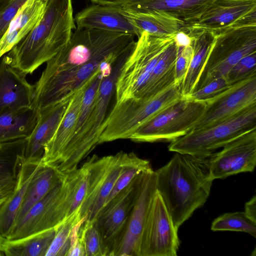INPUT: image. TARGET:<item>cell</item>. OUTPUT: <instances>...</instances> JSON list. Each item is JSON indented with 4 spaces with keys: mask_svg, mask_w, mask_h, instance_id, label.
Returning a JSON list of instances; mask_svg holds the SVG:
<instances>
[{
    "mask_svg": "<svg viewBox=\"0 0 256 256\" xmlns=\"http://www.w3.org/2000/svg\"><path fill=\"white\" fill-rule=\"evenodd\" d=\"M122 11L136 29L138 38L143 32L158 37L170 36L186 26L182 21L162 12L130 13L122 8Z\"/></svg>",
    "mask_w": 256,
    "mask_h": 256,
    "instance_id": "27",
    "label": "cell"
},
{
    "mask_svg": "<svg viewBox=\"0 0 256 256\" xmlns=\"http://www.w3.org/2000/svg\"><path fill=\"white\" fill-rule=\"evenodd\" d=\"M212 154L196 156L176 152L155 171L156 190L178 229L210 195L214 180L210 171Z\"/></svg>",
    "mask_w": 256,
    "mask_h": 256,
    "instance_id": "2",
    "label": "cell"
},
{
    "mask_svg": "<svg viewBox=\"0 0 256 256\" xmlns=\"http://www.w3.org/2000/svg\"><path fill=\"white\" fill-rule=\"evenodd\" d=\"M124 154V152L122 151L114 155V160L109 171L86 220L93 222L100 210L104 205L120 172L123 165Z\"/></svg>",
    "mask_w": 256,
    "mask_h": 256,
    "instance_id": "33",
    "label": "cell"
},
{
    "mask_svg": "<svg viewBox=\"0 0 256 256\" xmlns=\"http://www.w3.org/2000/svg\"><path fill=\"white\" fill-rule=\"evenodd\" d=\"M205 106L204 102L182 97L141 125L130 139L136 142L173 141L192 130Z\"/></svg>",
    "mask_w": 256,
    "mask_h": 256,
    "instance_id": "9",
    "label": "cell"
},
{
    "mask_svg": "<svg viewBox=\"0 0 256 256\" xmlns=\"http://www.w3.org/2000/svg\"><path fill=\"white\" fill-rule=\"evenodd\" d=\"M46 0H28L12 18L0 39V58L38 24L44 10Z\"/></svg>",
    "mask_w": 256,
    "mask_h": 256,
    "instance_id": "22",
    "label": "cell"
},
{
    "mask_svg": "<svg viewBox=\"0 0 256 256\" xmlns=\"http://www.w3.org/2000/svg\"><path fill=\"white\" fill-rule=\"evenodd\" d=\"M74 18L78 28L100 30L138 36L136 29L122 13L120 6L94 4L77 13Z\"/></svg>",
    "mask_w": 256,
    "mask_h": 256,
    "instance_id": "19",
    "label": "cell"
},
{
    "mask_svg": "<svg viewBox=\"0 0 256 256\" xmlns=\"http://www.w3.org/2000/svg\"><path fill=\"white\" fill-rule=\"evenodd\" d=\"M78 236L84 248L86 256H106L100 234L93 222H84L80 226Z\"/></svg>",
    "mask_w": 256,
    "mask_h": 256,
    "instance_id": "36",
    "label": "cell"
},
{
    "mask_svg": "<svg viewBox=\"0 0 256 256\" xmlns=\"http://www.w3.org/2000/svg\"><path fill=\"white\" fill-rule=\"evenodd\" d=\"M256 166V128L230 141L214 152L210 171L214 180L243 172H252Z\"/></svg>",
    "mask_w": 256,
    "mask_h": 256,
    "instance_id": "14",
    "label": "cell"
},
{
    "mask_svg": "<svg viewBox=\"0 0 256 256\" xmlns=\"http://www.w3.org/2000/svg\"><path fill=\"white\" fill-rule=\"evenodd\" d=\"M32 106L8 108L0 112V143L28 137L40 118Z\"/></svg>",
    "mask_w": 256,
    "mask_h": 256,
    "instance_id": "25",
    "label": "cell"
},
{
    "mask_svg": "<svg viewBox=\"0 0 256 256\" xmlns=\"http://www.w3.org/2000/svg\"><path fill=\"white\" fill-rule=\"evenodd\" d=\"M244 213L254 222H256V198L254 196L244 205Z\"/></svg>",
    "mask_w": 256,
    "mask_h": 256,
    "instance_id": "43",
    "label": "cell"
},
{
    "mask_svg": "<svg viewBox=\"0 0 256 256\" xmlns=\"http://www.w3.org/2000/svg\"><path fill=\"white\" fill-rule=\"evenodd\" d=\"M4 242V240L0 236V250H1L2 246Z\"/></svg>",
    "mask_w": 256,
    "mask_h": 256,
    "instance_id": "47",
    "label": "cell"
},
{
    "mask_svg": "<svg viewBox=\"0 0 256 256\" xmlns=\"http://www.w3.org/2000/svg\"><path fill=\"white\" fill-rule=\"evenodd\" d=\"M178 230L156 190L143 228L139 256H177Z\"/></svg>",
    "mask_w": 256,
    "mask_h": 256,
    "instance_id": "12",
    "label": "cell"
},
{
    "mask_svg": "<svg viewBox=\"0 0 256 256\" xmlns=\"http://www.w3.org/2000/svg\"><path fill=\"white\" fill-rule=\"evenodd\" d=\"M41 162L22 160L13 192L0 206V236L4 240L14 224L30 182Z\"/></svg>",
    "mask_w": 256,
    "mask_h": 256,
    "instance_id": "24",
    "label": "cell"
},
{
    "mask_svg": "<svg viewBox=\"0 0 256 256\" xmlns=\"http://www.w3.org/2000/svg\"><path fill=\"white\" fill-rule=\"evenodd\" d=\"M256 8V0H214L198 19L186 26L214 35L232 28L240 18Z\"/></svg>",
    "mask_w": 256,
    "mask_h": 256,
    "instance_id": "18",
    "label": "cell"
},
{
    "mask_svg": "<svg viewBox=\"0 0 256 256\" xmlns=\"http://www.w3.org/2000/svg\"><path fill=\"white\" fill-rule=\"evenodd\" d=\"M151 168L149 161L139 158L134 152H124L120 172L105 204L126 187L138 175Z\"/></svg>",
    "mask_w": 256,
    "mask_h": 256,
    "instance_id": "32",
    "label": "cell"
},
{
    "mask_svg": "<svg viewBox=\"0 0 256 256\" xmlns=\"http://www.w3.org/2000/svg\"><path fill=\"white\" fill-rule=\"evenodd\" d=\"M102 68L101 67L74 93L56 131L44 148L42 164L55 168L58 164L74 136L85 91Z\"/></svg>",
    "mask_w": 256,
    "mask_h": 256,
    "instance_id": "17",
    "label": "cell"
},
{
    "mask_svg": "<svg viewBox=\"0 0 256 256\" xmlns=\"http://www.w3.org/2000/svg\"><path fill=\"white\" fill-rule=\"evenodd\" d=\"M213 231H236L248 233L256 237V222L248 218L244 212L225 213L212 222Z\"/></svg>",
    "mask_w": 256,
    "mask_h": 256,
    "instance_id": "34",
    "label": "cell"
},
{
    "mask_svg": "<svg viewBox=\"0 0 256 256\" xmlns=\"http://www.w3.org/2000/svg\"><path fill=\"white\" fill-rule=\"evenodd\" d=\"M178 50L174 39L163 53L136 99L153 96L175 83V64Z\"/></svg>",
    "mask_w": 256,
    "mask_h": 256,
    "instance_id": "28",
    "label": "cell"
},
{
    "mask_svg": "<svg viewBox=\"0 0 256 256\" xmlns=\"http://www.w3.org/2000/svg\"><path fill=\"white\" fill-rule=\"evenodd\" d=\"M256 74V52H254L242 58L232 66L225 78L232 85Z\"/></svg>",
    "mask_w": 256,
    "mask_h": 256,
    "instance_id": "37",
    "label": "cell"
},
{
    "mask_svg": "<svg viewBox=\"0 0 256 256\" xmlns=\"http://www.w3.org/2000/svg\"><path fill=\"white\" fill-rule=\"evenodd\" d=\"M181 98L180 86L174 83L150 97L116 103L102 125L98 144L130 139L141 125Z\"/></svg>",
    "mask_w": 256,
    "mask_h": 256,
    "instance_id": "5",
    "label": "cell"
},
{
    "mask_svg": "<svg viewBox=\"0 0 256 256\" xmlns=\"http://www.w3.org/2000/svg\"><path fill=\"white\" fill-rule=\"evenodd\" d=\"M214 0H148L120 6L130 13L162 12L182 21L186 26L196 22Z\"/></svg>",
    "mask_w": 256,
    "mask_h": 256,
    "instance_id": "21",
    "label": "cell"
},
{
    "mask_svg": "<svg viewBox=\"0 0 256 256\" xmlns=\"http://www.w3.org/2000/svg\"><path fill=\"white\" fill-rule=\"evenodd\" d=\"M135 36L76 28L68 44L46 62L36 84L58 98L73 94L92 76L90 68H98L104 62L115 63L132 51Z\"/></svg>",
    "mask_w": 256,
    "mask_h": 256,
    "instance_id": "1",
    "label": "cell"
},
{
    "mask_svg": "<svg viewBox=\"0 0 256 256\" xmlns=\"http://www.w3.org/2000/svg\"><path fill=\"white\" fill-rule=\"evenodd\" d=\"M16 182L0 184V206H1L12 194Z\"/></svg>",
    "mask_w": 256,
    "mask_h": 256,
    "instance_id": "42",
    "label": "cell"
},
{
    "mask_svg": "<svg viewBox=\"0 0 256 256\" xmlns=\"http://www.w3.org/2000/svg\"><path fill=\"white\" fill-rule=\"evenodd\" d=\"M78 168L35 204L15 224L4 241H19L57 226L68 216L77 184L82 174Z\"/></svg>",
    "mask_w": 256,
    "mask_h": 256,
    "instance_id": "4",
    "label": "cell"
},
{
    "mask_svg": "<svg viewBox=\"0 0 256 256\" xmlns=\"http://www.w3.org/2000/svg\"><path fill=\"white\" fill-rule=\"evenodd\" d=\"M204 113L192 130L208 127L256 104V74L230 86L205 102Z\"/></svg>",
    "mask_w": 256,
    "mask_h": 256,
    "instance_id": "13",
    "label": "cell"
},
{
    "mask_svg": "<svg viewBox=\"0 0 256 256\" xmlns=\"http://www.w3.org/2000/svg\"><path fill=\"white\" fill-rule=\"evenodd\" d=\"M76 28L72 0H46L38 24L4 56L25 75L32 74L68 44Z\"/></svg>",
    "mask_w": 256,
    "mask_h": 256,
    "instance_id": "3",
    "label": "cell"
},
{
    "mask_svg": "<svg viewBox=\"0 0 256 256\" xmlns=\"http://www.w3.org/2000/svg\"><path fill=\"white\" fill-rule=\"evenodd\" d=\"M65 176L55 167L41 162L27 188L14 226L24 217L32 206L54 188Z\"/></svg>",
    "mask_w": 256,
    "mask_h": 256,
    "instance_id": "26",
    "label": "cell"
},
{
    "mask_svg": "<svg viewBox=\"0 0 256 256\" xmlns=\"http://www.w3.org/2000/svg\"><path fill=\"white\" fill-rule=\"evenodd\" d=\"M174 39L176 45L178 48H182L191 44V36L183 28L174 34Z\"/></svg>",
    "mask_w": 256,
    "mask_h": 256,
    "instance_id": "41",
    "label": "cell"
},
{
    "mask_svg": "<svg viewBox=\"0 0 256 256\" xmlns=\"http://www.w3.org/2000/svg\"><path fill=\"white\" fill-rule=\"evenodd\" d=\"M114 158V156L98 158L94 155L85 162L87 170V190L84 200L79 210L80 220L86 219L90 213Z\"/></svg>",
    "mask_w": 256,
    "mask_h": 256,
    "instance_id": "29",
    "label": "cell"
},
{
    "mask_svg": "<svg viewBox=\"0 0 256 256\" xmlns=\"http://www.w3.org/2000/svg\"><path fill=\"white\" fill-rule=\"evenodd\" d=\"M56 234V228L22 240L4 241L1 251L6 256H46Z\"/></svg>",
    "mask_w": 256,
    "mask_h": 256,
    "instance_id": "30",
    "label": "cell"
},
{
    "mask_svg": "<svg viewBox=\"0 0 256 256\" xmlns=\"http://www.w3.org/2000/svg\"><path fill=\"white\" fill-rule=\"evenodd\" d=\"M148 0H126L124 4L121 6H128L130 4H135L138 2L146 1Z\"/></svg>",
    "mask_w": 256,
    "mask_h": 256,
    "instance_id": "46",
    "label": "cell"
},
{
    "mask_svg": "<svg viewBox=\"0 0 256 256\" xmlns=\"http://www.w3.org/2000/svg\"><path fill=\"white\" fill-rule=\"evenodd\" d=\"M184 29L192 38V54L186 76L180 86L182 98H187L194 90L208 60L214 34L208 30Z\"/></svg>",
    "mask_w": 256,
    "mask_h": 256,
    "instance_id": "23",
    "label": "cell"
},
{
    "mask_svg": "<svg viewBox=\"0 0 256 256\" xmlns=\"http://www.w3.org/2000/svg\"><path fill=\"white\" fill-rule=\"evenodd\" d=\"M25 138L0 143V184L16 182Z\"/></svg>",
    "mask_w": 256,
    "mask_h": 256,
    "instance_id": "31",
    "label": "cell"
},
{
    "mask_svg": "<svg viewBox=\"0 0 256 256\" xmlns=\"http://www.w3.org/2000/svg\"><path fill=\"white\" fill-rule=\"evenodd\" d=\"M192 54V47L191 44L178 48L175 64V84L180 88L188 72Z\"/></svg>",
    "mask_w": 256,
    "mask_h": 256,
    "instance_id": "40",
    "label": "cell"
},
{
    "mask_svg": "<svg viewBox=\"0 0 256 256\" xmlns=\"http://www.w3.org/2000/svg\"><path fill=\"white\" fill-rule=\"evenodd\" d=\"M231 86L225 77L220 78L194 90L187 98L205 102L217 96Z\"/></svg>",
    "mask_w": 256,
    "mask_h": 256,
    "instance_id": "38",
    "label": "cell"
},
{
    "mask_svg": "<svg viewBox=\"0 0 256 256\" xmlns=\"http://www.w3.org/2000/svg\"><path fill=\"white\" fill-rule=\"evenodd\" d=\"M24 74L11 66L3 56L0 61V112L30 106L34 86Z\"/></svg>",
    "mask_w": 256,
    "mask_h": 256,
    "instance_id": "20",
    "label": "cell"
},
{
    "mask_svg": "<svg viewBox=\"0 0 256 256\" xmlns=\"http://www.w3.org/2000/svg\"><path fill=\"white\" fill-rule=\"evenodd\" d=\"M95 4L118 6H122L126 0H90Z\"/></svg>",
    "mask_w": 256,
    "mask_h": 256,
    "instance_id": "45",
    "label": "cell"
},
{
    "mask_svg": "<svg viewBox=\"0 0 256 256\" xmlns=\"http://www.w3.org/2000/svg\"><path fill=\"white\" fill-rule=\"evenodd\" d=\"M132 52L120 58L102 80L92 109L79 137L67 146L56 168L64 174L76 170L79 163L98 144L102 125L115 90L121 68Z\"/></svg>",
    "mask_w": 256,
    "mask_h": 256,
    "instance_id": "6",
    "label": "cell"
},
{
    "mask_svg": "<svg viewBox=\"0 0 256 256\" xmlns=\"http://www.w3.org/2000/svg\"><path fill=\"white\" fill-rule=\"evenodd\" d=\"M174 40L143 32L124 63L115 84L116 103L136 98L162 55Z\"/></svg>",
    "mask_w": 256,
    "mask_h": 256,
    "instance_id": "8",
    "label": "cell"
},
{
    "mask_svg": "<svg viewBox=\"0 0 256 256\" xmlns=\"http://www.w3.org/2000/svg\"><path fill=\"white\" fill-rule=\"evenodd\" d=\"M254 52H256V26L230 28L216 34L208 60L194 90L214 80L225 77L242 58Z\"/></svg>",
    "mask_w": 256,
    "mask_h": 256,
    "instance_id": "10",
    "label": "cell"
},
{
    "mask_svg": "<svg viewBox=\"0 0 256 256\" xmlns=\"http://www.w3.org/2000/svg\"><path fill=\"white\" fill-rule=\"evenodd\" d=\"M144 172L106 204L92 222L100 234L106 256L114 255L136 201Z\"/></svg>",
    "mask_w": 256,
    "mask_h": 256,
    "instance_id": "11",
    "label": "cell"
},
{
    "mask_svg": "<svg viewBox=\"0 0 256 256\" xmlns=\"http://www.w3.org/2000/svg\"><path fill=\"white\" fill-rule=\"evenodd\" d=\"M67 256H86L84 248L79 236L78 238L70 246Z\"/></svg>",
    "mask_w": 256,
    "mask_h": 256,
    "instance_id": "44",
    "label": "cell"
},
{
    "mask_svg": "<svg viewBox=\"0 0 256 256\" xmlns=\"http://www.w3.org/2000/svg\"><path fill=\"white\" fill-rule=\"evenodd\" d=\"M74 94L41 110L38 120L30 135L25 138L24 162H42L44 148L52 137Z\"/></svg>",
    "mask_w": 256,
    "mask_h": 256,
    "instance_id": "16",
    "label": "cell"
},
{
    "mask_svg": "<svg viewBox=\"0 0 256 256\" xmlns=\"http://www.w3.org/2000/svg\"><path fill=\"white\" fill-rule=\"evenodd\" d=\"M80 220L78 210L56 227L55 236L46 256H67L72 230Z\"/></svg>",
    "mask_w": 256,
    "mask_h": 256,
    "instance_id": "35",
    "label": "cell"
},
{
    "mask_svg": "<svg viewBox=\"0 0 256 256\" xmlns=\"http://www.w3.org/2000/svg\"><path fill=\"white\" fill-rule=\"evenodd\" d=\"M28 0H0V39L9 23Z\"/></svg>",
    "mask_w": 256,
    "mask_h": 256,
    "instance_id": "39",
    "label": "cell"
},
{
    "mask_svg": "<svg viewBox=\"0 0 256 256\" xmlns=\"http://www.w3.org/2000/svg\"><path fill=\"white\" fill-rule=\"evenodd\" d=\"M256 128V104L226 120L204 128L192 130L170 142L169 151L208 156L238 136Z\"/></svg>",
    "mask_w": 256,
    "mask_h": 256,
    "instance_id": "7",
    "label": "cell"
},
{
    "mask_svg": "<svg viewBox=\"0 0 256 256\" xmlns=\"http://www.w3.org/2000/svg\"><path fill=\"white\" fill-rule=\"evenodd\" d=\"M156 192V175L151 168L143 173L136 201L114 256H139L143 228Z\"/></svg>",
    "mask_w": 256,
    "mask_h": 256,
    "instance_id": "15",
    "label": "cell"
}]
</instances>
